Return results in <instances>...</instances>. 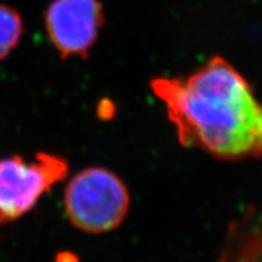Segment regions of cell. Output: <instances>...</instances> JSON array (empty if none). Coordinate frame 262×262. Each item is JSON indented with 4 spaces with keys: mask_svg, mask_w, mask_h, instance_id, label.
Here are the masks:
<instances>
[{
    "mask_svg": "<svg viewBox=\"0 0 262 262\" xmlns=\"http://www.w3.org/2000/svg\"><path fill=\"white\" fill-rule=\"evenodd\" d=\"M150 90L183 147L222 160L262 157V104L224 57H211L186 77L155 78Z\"/></svg>",
    "mask_w": 262,
    "mask_h": 262,
    "instance_id": "1",
    "label": "cell"
},
{
    "mask_svg": "<svg viewBox=\"0 0 262 262\" xmlns=\"http://www.w3.org/2000/svg\"><path fill=\"white\" fill-rule=\"evenodd\" d=\"M63 206L75 228L85 233L102 234L117 229L125 220L130 194L116 173L101 166H91L68 181Z\"/></svg>",
    "mask_w": 262,
    "mask_h": 262,
    "instance_id": "2",
    "label": "cell"
},
{
    "mask_svg": "<svg viewBox=\"0 0 262 262\" xmlns=\"http://www.w3.org/2000/svg\"><path fill=\"white\" fill-rule=\"evenodd\" d=\"M66 158L48 152L33 160L14 156L0 160V224L14 222L38 204L40 198L67 178Z\"/></svg>",
    "mask_w": 262,
    "mask_h": 262,
    "instance_id": "3",
    "label": "cell"
},
{
    "mask_svg": "<svg viewBox=\"0 0 262 262\" xmlns=\"http://www.w3.org/2000/svg\"><path fill=\"white\" fill-rule=\"evenodd\" d=\"M104 22L98 0H54L47 10L45 26L61 58H86Z\"/></svg>",
    "mask_w": 262,
    "mask_h": 262,
    "instance_id": "4",
    "label": "cell"
},
{
    "mask_svg": "<svg viewBox=\"0 0 262 262\" xmlns=\"http://www.w3.org/2000/svg\"><path fill=\"white\" fill-rule=\"evenodd\" d=\"M216 262H262V211L251 209L229 225Z\"/></svg>",
    "mask_w": 262,
    "mask_h": 262,
    "instance_id": "5",
    "label": "cell"
},
{
    "mask_svg": "<svg viewBox=\"0 0 262 262\" xmlns=\"http://www.w3.org/2000/svg\"><path fill=\"white\" fill-rule=\"evenodd\" d=\"M24 33V22L15 9L0 4V60L17 47Z\"/></svg>",
    "mask_w": 262,
    "mask_h": 262,
    "instance_id": "6",
    "label": "cell"
}]
</instances>
